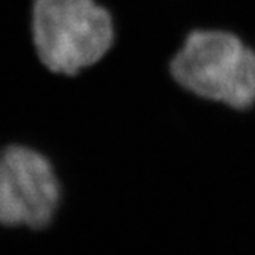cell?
Instances as JSON below:
<instances>
[{
    "mask_svg": "<svg viewBox=\"0 0 255 255\" xmlns=\"http://www.w3.org/2000/svg\"><path fill=\"white\" fill-rule=\"evenodd\" d=\"M168 69L172 82L194 97L237 111L255 105V51L232 31H188Z\"/></svg>",
    "mask_w": 255,
    "mask_h": 255,
    "instance_id": "1",
    "label": "cell"
},
{
    "mask_svg": "<svg viewBox=\"0 0 255 255\" xmlns=\"http://www.w3.org/2000/svg\"><path fill=\"white\" fill-rule=\"evenodd\" d=\"M116 39L114 15L100 0H32V46L52 74H82L108 56Z\"/></svg>",
    "mask_w": 255,
    "mask_h": 255,
    "instance_id": "2",
    "label": "cell"
},
{
    "mask_svg": "<svg viewBox=\"0 0 255 255\" xmlns=\"http://www.w3.org/2000/svg\"><path fill=\"white\" fill-rule=\"evenodd\" d=\"M60 194L56 169L40 151L19 143L0 149V225L48 226Z\"/></svg>",
    "mask_w": 255,
    "mask_h": 255,
    "instance_id": "3",
    "label": "cell"
}]
</instances>
